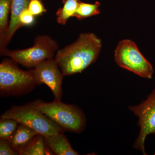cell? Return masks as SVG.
Instances as JSON below:
<instances>
[{
  "label": "cell",
  "mask_w": 155,
  "mask_h": 155,
  "mask_svg": "<svg viewBox=\"0 0 155 155\" xmlns=\"http://www.w3.org/2000/svg\"><path fill=\"white\" fill-rule=\"evenodd\" d=\"M38 134L28 126L19 124L16 131L8 140L12 148L19 155V152Z\"/></svg>",
  "instance_id": "obj_11"
},
{
  "label": "cell",
  "mask_w": 155,
  "mask_h": 155,
  "mask_svg": "<svg viewBox=\"0 0 155 155\" xmlns=\"http://www.w3.org/2000/svg\"><path fill=\"white\" fill-rule=\"evenodd\" d=\"M100 3L97 2L94 4H87L80 2L73 17L78 19H82L95 16L100 14Z\"/></svg>",
  "instance_id": "obj_15"
},
{
  "label": "cell",
  "mask_w": 155,
  "mask_h": 155,
  "mask_svg": "<svg viewBox=\"0 0 155 155\" xmlns=\"http://www.w3.org/2000/svg\"><path fill=\"white\" fill-rule=\"evenodd\" d=\"M33 102L39 110L65 131L79 134L85 129L86 117L78 106L56 100L50 103L39 99Z\"/></svg>",
  "instance_id": "obj_3"
},
{
  "label": "cell",
  "mask_w": 155,
  "mask_h": 155,
  "mask_svg": "<svg viewBox=\"0 0 155 155\" xmlns=\"http://www.w3.org/2000/svg\"><path fill=\"white\" fill-rule=\"evenodd\" d=\"M46 145L44 137L40 134L35 136L33 139L20 152V155H45L46 152Z\"/></svg>",
  "instance_id": "obj_13"
},
{
  "label": "cell",
  "mask_w": 155,
  "mask_h": 155,
  "mask_svg": "<svg viewBox=\"0 0 155 155\" xmlns=\"http://www.w3.org/2000/svg\"><path fill=\"white\" fill-rule=\"evenodd\" d=\"M117 65L143 78L151 79L154 69L152 65L143 55L134 42L125 39L119 42L115 51Z\"/></svg>",
  "instance_id": "obj_6"
},
{
  "label": "cell",
  "mask_w": 155,
  "mask_h": 155,
  "mask_svg": "<svg viewBox=\"0 0 155 155\" xmlns=\"http://www.w3.org/2000/svg\"><path fill=\"white\" fill-rule=\"evenodd\" d=\"M31 47L22 50H1V55L8 56L14 62L28 68L36 67L47 59L52 58L58 50L57 42L47 35H38Z\"/></svg>",
  "instance_id": "obj_5"
},
{
  "label": "cell",
  "mask_w": 155,
  "mask_h": 155,
  "mask_svg": "<svg viewBox=\"0 0 155 155\" xmlns=\"http://www.w3.org/2000/svg\"><path fill=\"white\" fill-rule=\"evenodd\" d=\"M0 155H19L14 150L7 140H0Z\"/></svg>",
  "instance_id": "obj_18"
},
{
  "label": "cell",
  "mask_w": 155,
  "mask_h": 155,
  "mask_svg": "<svg viewBox=\"0 0 155 155\" xmlns=\"http://www.w3.org/2000/svg\"><path fill=\"white\" fill-rule=\"evenodd\" d=\"M30 1L11 0V19L9 22L8 29L5 38L3 45L1 46V51L5 48L6 46L9 43L17 29L22 26L19 20V17L22 11L28 8Z\"/></svg>",
  "instance_id": "obj_9"
},
{
  "label": "cell",
  "mask_w": 155,
  "mask_h": 155,
  "mask_svg": "<svg viewBox=\"0 0 155 155\" xmlns=\"http://www.w3.org/2000/svg\"><path fill=\"white\" fill-rule=\"evenodd\" d=\"M11 0H0V42L3 45L8 29Z\"/></svg>",
  "instance_id": "obj_14"
},
{
  "label": "cell",
  "mask_w": 155,
  "mask_h": 155,
  "mask_svg": "<svg viewBox=\"0 0 155 155\" xmlns=\"http://www.w3.org/2000/svg\"><path fill=\"white\" fill-rule=\"evenodd\" d=\"M12 59L0 64V94L2 97L27 94L39 85L34 69L24 71Z\"/></svg>",
  "instance_id": "obj_2"
},
{
  "label": "cell",
  "mask_w": 155,
  "mask_h": 155,
  "mask_svg": "<svg viewBox=\"0 0 155 155\" xmlns=\"http://www.w3.org/2000/svg\"><path fill=\"white\" fill-rule=\"evenodd\" d=\"M80 2V0H63L64 5L58 9L56 14L58 23L65 25L68 19L74 16Z\"/></svg>",
  "instance_id": "obj_12"
},
{
  "label": "cell",
  "mask_w": 155,
  "mask_h": 155,
  "mask_svg": "<svg viewBox=\"0 0 155 155\" xmlns=\"http://www.w3.org/2000/svg\"><path fill=\"white\" fill-rule=\"evenodd\" d=\"M28 9L34 16L41 15L46 12L41 0H31Z\"/></svg>",
  "instance_id": "obj_17"
},
{
  "label": "cell",
  "mask_w": 155,
  "mask_h": 155,
  "mask_svg": "<svg viewBox=\"0 0 155 155\" xmlns=\"http://www.w3.org/2000/svg\"><path fill=\"white\" fill-rule=\"evenodd\" d=\"M33 14H31L28 9L24 10L19 17L20 23L23 25H30L34 22L35 17Z\"/></svg>",
  "instance_id": "obj_19"
},
{
  "label": "cell",
  "mask_w": 155,
  "mask_h": 155,
  "mask_svg": "<svg viewBox=\"0 0 155 155\" xmlns=\"http://www.w3.org/2000/svg\"><path fill=\"white\" fill-rule=\"evenodd\" d=\"M101 47L94 34L82 33L75 42L58 50L54 59L64 76L75 75L95 62Z\"/></svg>",
  "instance_id": "obj_1"
},
{
  "label": "cell",
  "mask_w": 155,
  "mask_h": 155,
  "mask_svg": "<svg viewBox=\"0 0 155 155\" xmlns=\"http://www.w3.org/2000/svg\"><path fill=\"white\" fill-rule=\"evenodd\" d=\"M44 139L46 146L54 154L79 155L73 149L64 133L44 137Z\"/></svg>",
  "instance_id": "obj_10"
},
{
  "label": "cell",
  "mask_w": 155,
  "mask_h": 155,
  "mask_svg": "<svg viewBox=\"0 0 155 155\" xmlns=\"http://www.w3.org/2000/svg\"><path fill=\"white\" fill-rule=\"evenodd\" d=\"M128 109L138 118L137 125L140 128L134 148L147 155L145 141L148 135L155 134V87L147 99L140 104L129 106Z\"/></svg>",
  "instance_id": "obj_7"
},
{
  "label": "cell",
  "mask_w": 155,
  "mask_h": 155,
  "mask_svg": "<svg viewBox=\"0 0 155 155\" xmlns=\"http://www.w3.org/2000/svg\"><path fill=\"white\" fill-rule=\"evenodd\" d=\"M1 118L16 120L19 124L28 126L44 137L64 133L65 130L46 116L33 101L21 106H12Z\"/></svg>",
  "instance_id": "obj_4"
},
{
  "label": "cell",
  "mask_w": 155,
  "mask_h": 155,
  "mask_svg": "<svg viewBox=\"0 0 155 155\" xmlns=\"http://www.w3.org/2000/svg\"><path fill=\"white\" fill-rule=\"evenodd\" d=\"M40 85L45 84L50 88L54 100L61 101L63 90L62 84L64 75L54 58L43 61L33 68Z\"/></svg>",
  "instance_id": "obj_8"
},
{
  "label": "cell",
  "mask_w": 155,
  "mask_h": 155,
  "mask_svg": "<svg viewBox=\"0 0 155 155\" xmlns=\"http://www.w3.org/2000/svg\"><path fill=\"white\" fill-rule=\"evenodd\" d=\"M19 123L14 119L1 118L0 140H8L16 131Z\"/></svg>",
  "instance_id": "obj_16"
}]
</instances>
